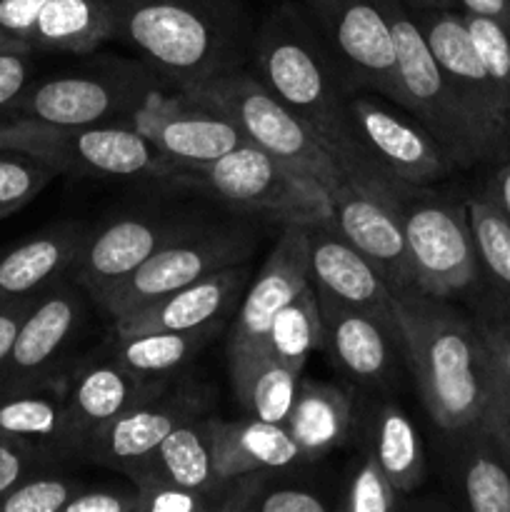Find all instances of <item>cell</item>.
<instances>
[{"label": "cell", "mask_w": 510, "mask_h": 512, "mask_svg": "<svg viewBox=\"0 0 510 512\" xmlns=\"http://www.w3.org/2000/svg\"><path fill=\"white\" fill-rule=\"evenodd\" d=\"M255 63L258 78L328 148L343 180L390 190L408 188L390 180L358 143L348 115L353 88L328 43L315 35L295 5L285 3L268 15L255 40Z\"/></svg>", "instance_id": "cell-1"}, {"label": "cell", "mask_w": 510, "mask_h": 512, "mask_svg": "<svg viewBox=\"0 0 510 512\" xmlns=\"http://www.w3.org/2000/svg\"><path fill=\"white\" fill-rule=\"evenodd\" d=\"M395 323L425 410L445 433L478 423L490 398V360L475 320L420 290L395 293Z\"/></svg>", "instance_id": "cell-2"}, {"label": "cell", "mask_w": 510, "mask_h": 512, "mask_svg": "<svg viewBox=\"0 0 510 512\" xmlns=\"http://www.w3.org/2000/svg\"><path fill=\"white\" fill-rule=\"evenodd\" d=\"M113 38L140 50L150 68L190 90L238 70L245 28L235 0H108Z\"/></svg>", "instance_id": "cell-3"}, {"label": "cell", "mask_w": 510, "mask_h": 512, "mask_svg": "<svg viewBox=\"0 0 510 512\" xmlns=\"http://www.w3.org/2000/svg\"><path fill=\"white\" fill-rule=\"evenodd\" d=\"M165 180L205 190L223 203L283 225H315L333 218V198L318 180L298 173L248 140L213 163L173 168Z\"/></svg>", "instance_id": "cell-4"}, {"label": "cell", "mask_w": 510, "mask_h": 512, "mask_svg": "<svg viewBox=\"0 0 510 512\" xmlns=\"http://www.w3.org/2000/svg\"><path fill=\"white\" fill-rule=\"evenodd\" d=\"M0 150L33 155L73 178L165 180L173 170L133 123L50 125L15 118L0 125Z\"/></svg>", "instance_id": "cell-5"}, {"label": "cell", "mask_w": 510, "mask_h": 512, "mask_svg": "<svg viewBox=\"0 0 510 512\" xmlns=\"http://www.w3.org/2000/svg\"><path fill=\"white\" fill-rule=\"evenodd\" d=\"M378 5L395 40V60H398L395 103L408 110L410 118L418 120L443 145L455 168L493 163L478 130L465 115L458 95L435 60L428 40L423 38V30L415 23L413 10L400 0H378Z\"/></svg>", "instance_id": "cell-6"}, {"label": "cell", "mask_w": 510, "mask_h": 512, "mask_svg": "<svg viewBox=\"0 0 510 512\" xmlns=\"http://www.w3.org/2000/svg\"><path fill=\"white\" fill-rule=\"evenodd\" d=\"M188 93L218 108L248 143L258 145L298 173L310 175L328 193H333L343 180L333 155L318 135L258 75L230 70L195 85Z\"/></svg>", "instance_id": "cell-7"}, {"label": "cell", "mask_w": 510, "mask_h": 512, "mask_svg": "<svg viewBox=\"0 0 510 512\" xmlns=\"http://www.w3.org/2000/svg\"><path fill=\"white\" fill-rule=\"evenodd\" d=\"M435 60L443 68L450 88L458 95L465 115L488 148L490 160L510 158V98L480 60L468 25L458 8L413 10Z\"/></svg>", "instance_id": "cell-8"}, {"label": "cell", "mask_w": 510, "mask_h": 512, "mask_svg": "<svg viewBox=\"0 0 510 512\" xmlns=\"http://www.w3.org/2000/svg\"><path fill=\"white\" fill-rule=\"evenodd\" d=\"M255 240L245 228H190L188 233L155 250L133 275L100 300L113 320L175 293L210 273L248 260Z\"/></svg>", "instance_id": "cell-9"}, {"label": "cell", "mask_w": 510, "mask_h": 512, "mask_svg": "<svg viewBox=\"0 0 510 512\" xmlns=\"http://www.w3.org/2000/svg\"><path fill=\"white\" fill-rule=\"evenodd\" d=\"M403 235L415 290L448 300L478 280L480 258L465 208L408 195L403 200Z\"/></svg>", "instance_id": "cell-10"}, {"label": "cell", "mask_w": 510, "mask_h": 512, "mask_svg": "<svg viewBox=\"0 0 510 512\" xmlns=\"http://www.w3.org/2000/svg\"><path fill=\"white\" fill-rule=\"evenodd\" d=\"M155 93V80L130 65L113 70L60 75L25 88L10 108L15 118L50 125L130 123L140 105Z\"/></svg>", "instance_id": "cell-11"}, {"label": "cell", "mask_w": 510, "mask_h": 512, "mask_svg": "<svg viewBox=\"0 0 510 512\" xmlns=\"http://www.w3.org/2000/svg\"><path fill=\"white\" fill-rule=\"evenodd\" d=\"M350 88L398 98V60L378 0H305Z\"/></svg>", "instance_id": "cell-12"}, {"label": "cell", "mask_w": 510, "mask_h": 512, "mask_svg": "<svg viewBox=\"0 0 510 512\" xmlns=\"http://www.w3.org/2000/svg\"><path fill=\"white\" fill-rule=\"evenodd\" d=\"M208 410V390L198 383L160 385L155 393L120 413L85 445L83 460L133 478L140 465L178 425Z\"/></svg>", "instance_id": "cell-13"}, {"label": "cell", "mask_w": 510, "mask_h": 512, "mask_svg": "<svg viewBox=\"0 0 510 512\" xmlns=\"http://www.w3.org/2000/svg\"><path fill=\"white\" fill-rule=\"evenodd\" d=\"M413 190L375 188L358 180H340L338 188L330 193V223L358 253L368 258L393 293L415 290L403 235V200L413 195Z\"/></svg>", "instance_id": "cell-14"}, {"label": "cell", "mask_w": 510, "mask_h": 512, "mask_svg": "<svg viewBox=\"0 0 510 512\" xmlns=\"http://www.w3.org/2000/svg\"><path fill=\"white\" fill-rule=\"evenodd\" d=\"M348 115L368 158L398 185L420 188L438 183L455 170L443 145L418 120L403 118L380 100L353 90Z\"/></svg>", "instance_id": "cell-15"}, {"label": "cell", "mask_w": 510, "mask_h": 512, "mask_svg": "<svg viewBox=\"0 0 510 512\" xmlns=\"http://www.w3.org/2000/svg\"><path fill=\"white\" fill-rule=\"evenodd\" d=\"M310 283V233L308 225H285L273 253L255 275L238 310L228 338L230 373L265 350L275 315Z\"/></svg>", "instance_id": "cell-16"}, {"label": "cell", "mask_w": 510, "mask_h": 512, "mask_svg": "<svg viewBox=\"0 0 510 512\" xmlns=\"http://www.w3.org/2000/svg\"><path fill=\"white\" fill-rule=\"evenodd\" d=\"M130 123L155 145L170 168L213 163L245 140L218 108L188 90H180L175 98H163L155 90Z\"/></svg>", "instance_id": "cell-17"}, {"label": "cell", "mask_w": 510, "mask_h": 512, "mask_svg": "<svg viewBox=\"0 0 510 512\" xmlns=\"http://www.w3.org/2000/svg\"><path fill=\"white\" fill-rule=\"evenodd\" d=\"M190 225L168 215H123L85 235L70 278L90 298L100 300L133 275L155 250L188 233Z\"/></svg>", "instance_id": "cell-18"}, {"label": "cell", "mask_w": 510, "mask_h": 512, "mask_svg": "<svg viewBox=\"0 0 510 512\" xmlns=\"http://www.w3.org/2000/svg\"><path fill=\"white\" fill-rule=\"evenodd\" d=\"M83 320V303L73 278L63 275L35 298L18 330L10 358L0 373V388L48 383L60 378L58 365Z\"/></svg>", "instance_id": "cell-19"}, {"label": "cell", "mask_w": 510, "mask_h": 512, "mask_svg": "<svg viewBox=\"0 0 510 512\" xmlns=\"http://www.w3.org/2000/svg\"><path fill=\"white\" fill-rule=\"evenodd\" d=\"M160 380L140 378L105 355L90 360L65 378V418L70 430L73 458L83 460L85 445L95 433L113 423L120 413L133 408L160 388Z\"/></svg>", "instance_id": "cell-20"}, {"label": "cell", "mask_w": 510, "mask_h": 512, "mask_svg": "<svg viewBox=\"0 0 510 512\" xmlns=\"http://www.w3.org/2000/svg\"><path fill=\"white\" fill-rule=\"evenodd\" d=\"M310 280L315 290L353 308L395 323V293L363 253L353 248L333 223L308 225ZM398 325V323H395Z\"/></svg>", "instance_id": "cell-21"}, {"label": "cell", "mask_w": 510, "mask_h": 512, "mask_svg": "<svg viewBox=\"0 0 510 512\" xmlns=\"http://www.w3.org/2000/svg\"><path fill=\"white\" fill-rule=\"evenodd\" d=\"M325 338L340 368L358 383L380 385L393 375L398 325L368 310L353 308L318 293Z\"/></svg>", "instance_id": "cell-22"}, {"label": "cell", "mask_w": 510, "mask_h": 512, "mask_svg": "<svg viewBox=\"0 0 510 512\" xmlns=\"http://www.w3.org/2000/svg\"><path fill=\"white\" fill-rule=\"evenodd\" d=\"M248 268L243 263L210 273L175 293L143 305L135 313L115 320V333H160V330H198L215 325V320L235 303L243 290Z\"/></svg>", "instance_id": "cell-23"}, {"label": "cell", "mask_w": 510, "mask_h": 512, "mask_svg": "<svg viewBox=\"0 0 510 512\" xmlns=\"http://www.w3.org/2000/svg\"><path fill=\"white\" fill-rule=\"evenodd\" d=\"M0 435L30 445L50 463L73 458L65 418V378L0 388Z\"/></svg>", "instance_id": "cell-24"}, {"label": "cell", "mask_w": 510, "mask_h": 512, "mask_svg": "<svg viewBox=\"0 0 510 512\" xmlns=\"http://www.w3.org/2000/svg\"><path fill=\"white\" fill-rule=\"evenodd\" d=\"M143 480H163L180 488L198 490L213 498L215 510V495L223 488L225 480L220 475L218 455H215L213 415H200L178 425L140 465L130 483L135 485Z\"/></svg>", "instance_id": "cell-25"}, {"label": "cell", "mask_w": 510, "mask_h": 512, "mask_svg": "<svg viewBox=\"0 0 510 512\" xmlns=\"http://www.w3.org/2000/svg\"><path fill=\"white\" fill-rule=\"evenodd\" d=\"M85 235V225L60 223L0 255V300L38 295L68 275Z\"/></svg>", "instance_id": "cell-26"}, {"label": "cell", "mask_w": 510, "mask_h": 512, "mask_svg": "<svg viewBox=\"0 0 510 512\" xmlns=\"http://www.w3.org/2000/svg\"><path fill=\"white\" fill-rule=\"evenodd\" d=\"M213 435L223 480L258 470H280L303 460L283 423H268L253 415L248 420H220L213 415Z\"/></svg>", "instance_id": "cell-27"}, {"label": "cell", "mask_w": 510, "mask_h": 512, "mask_svg": "<svg viewBox=\"0 0 510 512\" xmlns=\"http://www.w3.org/2000/svg\"><path fill=\"white\" fill-rule=\"evenodd\" d=\"M285 428L303 460L323 458L348 438L350 398L335 385L300 378Z\"/></svg>", "instance_id": "cell-28"}, {"label": "cell", "mask_w": 510, "mask_h": 512, "mask_svg": "<svg viewBox=\"0 0 510 512\" xmlns=\"http://www.w3.org/2000/svg\"><path fill=\"white\" fill-rule=\"evenodd\" d=\"M450 435L460 438V490L473 512H510V463L483 423Z\"/></svg>", "instance_id": "cell-29"}, {"label": "cell", "mask_w": 510, "mask_h": 512, "mask_svg": "<svg viewBox=\"0 0 510 512\" xmlns=\"http://www.w3.org/2000/svg\"><path fill=\"white\" fill-rule=\"evenodd\" d=\"M113 38L108 0H48L30 33V48L55 53H90Z\"/></svg>", "instance_id": "cell-30"}, {"label": "cell", "mask_w": 510, "mask_h": 512, "mask_svg": "<svg viewBox=\"0 0 510 512\" xmlns=\"http://www.w3.org/2000/svg\"><path fill=\"white\" fill-rule=\"evenodd\" d=\"M215 333V325L198 330H160V333L115 335L108 358L148 380H160L193 358Z\"/></svg>", "instance_id": "cell-31"}, {"label": "cell", "mask_w": 510, "mask_h": 512, "mask_svg": "<svg viewBox=\"0 0 510 512\" xmlns=\"http://www.w3.org/2000/svg\"><path fill=\"white\" fill-rule=\"evenodd\" d=\"M300 375H303L300 370L290 368V365L280 363L278 358L265 353L255 358L253 363L233 370L230 380H233L240 405L253 418L285 425L290 408H293Z\"/></svg>", "instance_id": "cell-32"}, {"label": "cell", "mask_w": 510, "mask_h": 512, "mask_svg": "<svg viewBox=\"0 0 510 512\" xmlns=\"http://www.w3.org/2000/svg\"><path fill=\"white\" fill-rule=\"evenodd\" d=\"M373 453L400 495H408L423 483L425 455L418 428L398 405H383L375 423Z\"/></svg>", "instance_id": "cell-33"}, {"label": "cell", "mask_w": 510, "mask_h": 512, "mask_svg": "<svg viewBox=\"0 0 510 512\" xmlns=\"http://www.w3.org/2000/svg\"><path fill=\"white\" fill-rule=\"evenodd\" d=\"M325 340V325L323 315H320L318 290H315L313 280L275 315L273 325H270L268 340H265L263 355H273L280 363L290 365V368L303 373L305 360L320 348ZM253 363V360H250Z\"/></svg>", "instance_id": "cell-34"}, {"label": "cell", "mask_w": 510, "mask_h": 512, "mask_svg": "<svg viewBox=\"0 0 510 512\" xmlns=\"http://www.w3.org/2000/svg\"><path fill=\"white\" fill-rule=\"evenodd\" d=\"M475 248H478L480 270L493 283L500 305L510 310V223L490 198H470L465 203Z\"/></svg>", "instance_id": "cell-35"}, {"label": "cell", "mask_w": 510, "mask_h": 512, "mask_svg": "<svg viewBox=\"0 0 510 512\" xmlns=\"http://www.w3.org/2000/svg\"><path fill=\"white\" fill-rule=\"evenodd\" d=\"M55 175L58 173L50 165L33 155L0 150V220L10 218L38 198Z\"/></svg>", "instance_id": "cell-36"}, {"label": "cell", "mask_w": 510, "mask_h": 512, "mask_svg": "<svg viewBox=\"0 0 510 512\" xmlns=\"http://www.w3.org/2000/svg\"><path fill=\"white\" fill-rule=\"evenodd\" d=\"M80 490L75 478L35 470L0 498V512H63Z\"/></svg>", "instance_id": "cell-37"}, {"label": "cell", "mask_w": 510, "mask_h": 512, "mask_svg": "<svg viewBox=\"0 0 510 512\" xmlns=\"http://www.w3.org/2000/svg\"><path fill=\"white\" fill-rule=\"evenodd\" d=\"M463 18L480 60H483L488 73L498 80V85L510 98V23H500V20L480 18V15L468 13H463Z\"/></svg>", "instance_id": "cell-38"}, {"label": "cell", "mask_w": 510, "mask_h": 512, "mask_svg": "<svg viewBox=\"0 0 510 512\" xmlns=\"http://www.w3.org/2000/svg\"><path fill=\"white\" fill-rule=\"evenodd\" d=\"M398 490L380 468L378 458L370 450L360 468L355 470L353 480L345 495V510L348 512H390L398 508Z\"/></svg>", "instance_id": "cell-39"}, {"label": "cell", "mask_w": 510, "mask_h": 512, "mask_svg": "<svg viewBox=\"0 0 510 512\" xmlns=\"http://www.w3.org/2000/svg\"><path fill=\"white\" fill-rule=\"evenodd\" d=\"M138 490V512H210L213 498L198 490L180 488L163 480L135 483Z\"/></svg>", "instance_id": "cell-40"}, {"label": "cell", "mask_w": 510, "mask_h": 512, "mask_svg": "<svg viewBox=\"0 0 510 512\" xmlns=\"http://www.w3.org/2000/svg\"><path fill=\"white\" fill-rule=\"evenodd\" d=\"M475 325L483 338L493 378L510 393V310L505 305L500 313L490 310V313L480 315Z\"/></svg>", "instance_id": "cell-41"}, {"label": "cell", "mask_w": 510, "mask_h": 512, "mask_svg": "<svg viewBox=\"0 0 510 512\" xmlns=\"http://www.w3.org/2000/svg\"><path fill=\"white\" fill-rule=\"evenodd\" d=\"M45 465H50V460L38 450L20 440L0 435V498L30 473L43 470Z\"/></svg>", "instance_id": "cell-42"}, {"label": "cell", "mask_w": 510, "mask_h": 512, "mask_svg": "<svg viewBox=\"0 0 510 512\" xmlns=\"http://www.w3.org/2000/svg\"><path fill=\"white\" fill-rule=\"evenodd\" d=\"M45 5L48 0H0V45L30 48V33Z\"/></svg>", "instance_id": "cell-43"}, {"label": "cell", "mask_w": 510, "mask_h": 512, "mask_svg": "<svg viewBox=\"0 0 510 512\" xmlns=\"http://www.w3.org/2000/svg\"><path fill=\"white\" fill-rule=\"evenodd\" d=\"M63 512H138V490L130 483V488H113V485H100V488H85L65 505Z\"/></svg>", "instance_id": "cell-44"}, {"label": "cell", "mask_w": 510, "mask_h": 512, "mask_svg": "<svg viewBox=\"0 0 510 512\" xmlns=\"http://www.w3.org/2000/svg\"><path fill=\"white\" fill-rule=\"evenodd\" d=\"M30 73V48L0 45V108H10L25 90Z\"/></svg>", "instance_id": "cell-45"}, {"label": "cell", "mask_w": 510, "mask_h": 512, "mask_svg": "<svg viewBox=\"0 0 510 512\" xmlns=\"http://www.w3.org/2000/svg\"><path fill=\"white\" fill-rule=\"evenodd\" d=\"M480 423L498 440L500 450L510 463V393L493 378V370H490V398Z\"/></svg>", "instance_id": "cell-46"}, {"label": "cell", "mask_w": 510, "mask_h": 512, "mask_svg": "<svg viewBox=\"0 0 510 512\" xmlns=\"http://www.w3.org/2000/svg\"><path fill=\"white\" fill-rule=\"evenodd\" d=\"M40 295V293H38ZM38 295H23V298H3L0 300V373H3L5 363L10 358L18 330L23 325L25 315L33 308Z\"/></svg>", "instance_id": "cell-47"}, {"label": "cell", "mask_w": 510, "mask_h": 512, "mask_svg": "<svg viewBox=\"0 0 510 512\" xmlns=\"http://www.w3.org/2000/svg\"><path fill=\"white\" fill-rule=\"evenodd\" d=\"M485 198L493 200L500 208V213H503L510 223V158L500 160V163L495 165L493 175H490L488 185H485Z\"/></svg>", "instance_id": "cell-48"}, {"label": "cell", "mask_w": 510, "mask_h": 512, "mask_svg": "<svg viewBox=\"0 0 510 512\" xmlns=\"http://www.w3.org/2000/svg\"><path fill=\"white\" fill-rule=\"evenodd\" d=\"M455 3H458V10L468 15L510 23V0H455Z\"/></svg>", "instance_id": "cell-49"}, {"label": "cell", "mask_w": 510, "mask_h": 512, "mask_svg": "<svg viewBox=\"0 0 510 512\" xmlns=\"http://www.w3.org/2000/svg\"><path fill=\"white\" fill-rule=\"evenodd\" d=\"M410 10H433V8H458L455 0H400Z\"/></svg>", "instance_id": "cell-50"}]
</instances>
